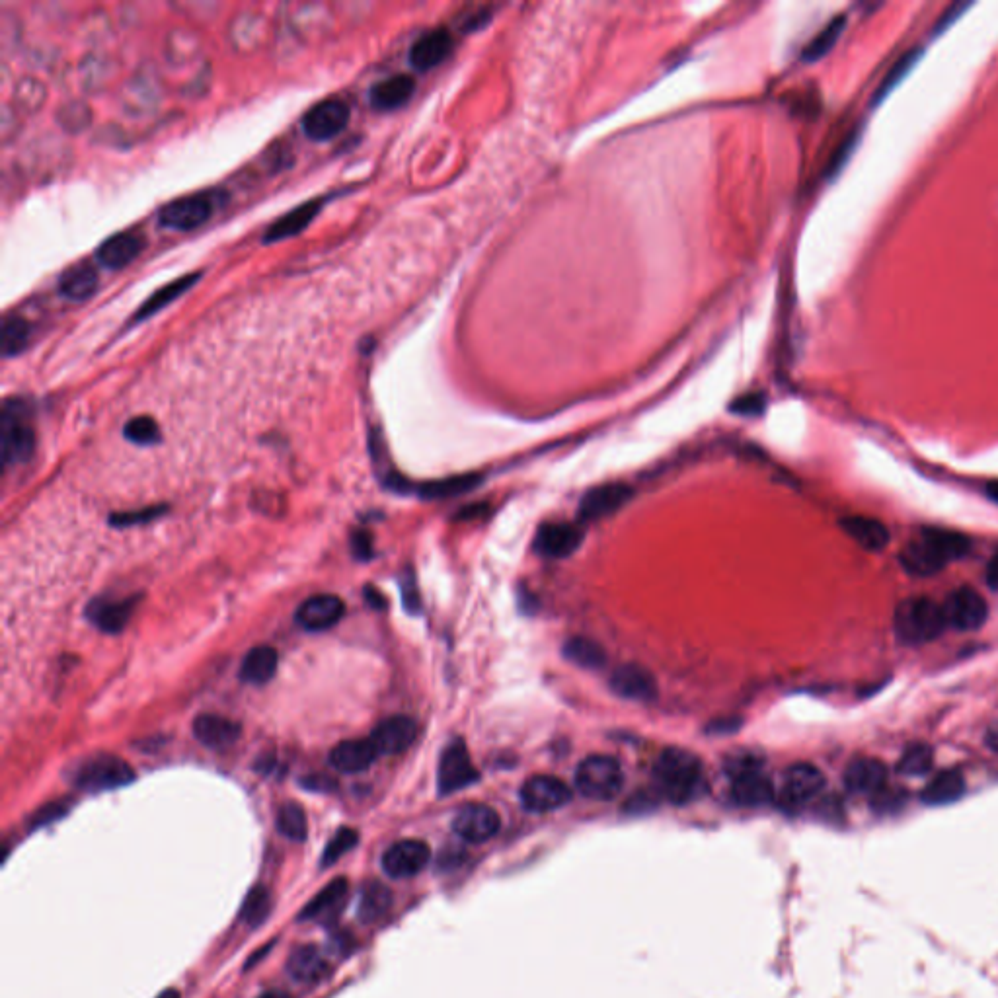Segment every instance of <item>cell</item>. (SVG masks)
<instances>
[{
	"mask_svg": "<svg viewBox=\"0 0 998 998\" xmlns=\"http://www.w3.org/2000/svg\"><path fill=\"white\" fill-rule=\"evenodd\" d=\"M402 595H404V607H406L410 613H418V611H420V595H418V589H416L414 579L404 581V585H402Z\"/></svg>",
	"mask_w": 998,
	"mask_h": 998,
	"instance_id": "51",
	"label": "cell"
},
{
	"mask_svg": "<svg viewBox=\"0 0 998 998\" xmlns=\"http://www.w3.org/2000/svg\"><path fill=\"white\" fill-rule=\"evenodd\" d=\"M123 435L135 445H154L160 439V427L151 416H137L127 422Z\"/></svg>",
	"mask_w": 998,
	"mask_h": 998,
	"instance_id": "45",
	"label": "cell"
},
{
	"mask_svg": "<svg viewBox=\"0 0 998 998\" xmlns=\"http://www.w3.org/2000/svg\"><path fill=\"white\" fill-rule=\"evenodd\" d=\"M287 973L297 983L316 985L328 977L330 965L314 946H299L287 960Z\"/></svg>",
	"mask_w": 998,
	"mask_h": 998,
	"instance_id": "29",
	"label": "cell"
},
{
	"mask_svg": "<svg viewBox=\"0 0 998 998\" xmlns=\"http://www.w3.org/2000/svg\"><path fill=\"white\" fill-rule=\"evenodd\" d=\"M137 599L139 597L121 599V601H102V599H96L86 609V616L102 632L117 634V632H121L127 626L129 618H131L135 607H137V603H139Z\"/></svg>",
	"mask_w": 998,
	"mask_h": 998,
	"instance_id": "24",
	"label": "cell"
},
{
	"mask_svg": "<svg viewBox=\"0 0 998 998\" xmlns=\"http://www.w3.org/2000/svg\"><path fill=\"white\" fill-rule=\"evenodd\" d=\"M634 496L626 484H603L589 490L579 501V517L583 521H599L616 513Z\"/></svg>",
	"mask_w": 998,
	"mask_h": 998,
	"instance_id": "16",
	"label": "cell"
},
{
	"mask_svg": "<svg viewBox=\"0 0 998 998\" xmlns=\"http://www.w3.org/2000/svg\"><path fill=\"white\" fill-rule=\"evenodd\" d=\"M349 106L346 100L332 96L314 104L303 116V131L310 141H330L338 137L349 123Z\"/></svg>",
	"mask_w": 998,
	"mask_h": 998,
	"instance_id": "8",
	"label": "cell"
},
{
	"mask_svg": "<svg viewBox=\"0 0 998 998\" xmlns=\"http://www.w3.org/2000/svg\"><path fill=\"white\" fill-rule=\"evenodd\" d=\"M767 408V398L761 392H749L731 402L730 410L737 416H761Z\"/></svg>",
	"mask_w": 998,
	"mask_h": 998,
	"instance_id": "47",
	"label": "cell"
},
{
	"mask_svg": "<svg viewBox=\"0 0 998 998\" xmlns=\"http://www.w3.org/2000/svg\"><path fill=\"white\" fill-rule=\"evenodd\" d=\"M965 792V780L958 770H942L922 790L926 806H946L960 800Z\"/></svg>",
	"mask_w": 998,
	"mask_h": 998,
	"instance_id": "34",
	"label": "cell"
},
{
	"mask_svg": "<svg viewBox=\"0 0 998 998\" xmlns=\"http://www.w3.org/2000/svg\"><path fill=\"white\" fill-rule=\"evenodd\" d=\"M347 889L349 883L344 878L332 880L326 887H322V891L314 899L308 901L307 907L299 915V921H326L334 917L346 903Z\"/></svg>",
	"mask_w": 998,
	"mask_h": 998,
	"instance_id": "30",
	"label": "cell"
},
{
	"mask_svg": "<svg viewBox=\"0 0 998 998\" xmlns=\"http://www.w3.org/2000/svg\"><path fill=\"white\" fill-rule=\"evenodd\" d=\"M416 80L408 75L384 78L371 88V106L379 112H392L402 108L414 96Z\"/></svg>",
	"mask_w": 998,
	"mask_h": 998,
	"instance_id": "28",
	"label": "cell"
},
{
	"mask_svg": "<svg viewBox=\"0 0 998 998\" xmlns=\"http://www.w3.org/2000/svg\"><path fill=\"white\" fill-rule=\"evenodd\" d=\"M431 858V850L423 841L416 839H406L398 841L390 848H386L383 854V870L386 876L404 880V878H414L422 872Z\"/></svg>",
	"mask_w": 998,
	"mask_h": 998,
	"instance_id": "14",
	"label": "cell"
},
{
	"mask_svg": "<svg viewBox=\"0 0 998 998\" xmlns=\"http://www.w3.org/2000/svg\"><path fill=\"white\" fill-rule=\"evenodd\" d=\"M583 542V531L574 523H546L538 529L535 546L540 556L568 558Z\"/></svg>",
	"mask_w": 998,
	"mask_h": 998,
	"instance_id": "17",
	"label": "cell"
},
{
	"mask_svg": "<svg viewBox=\"0 0 998 998\" xmlns=\"http://www.w3.org/2000/svg\"><path fill=\"white\" fill-rule=\"evenodd\" d=\"M624 772L615 757L591 755L579 763L576 788L581 796L595 802H609L620 794Z\"/></svg>",
	"mask_w": 998,
	"mask_h": 998,
	"instance_id": "5",
	"label": "cell"
},
{
	"mask_svg": "<svg viewBox=\"0 0 998 998\" xmlns=\"http://www.w3.org/2000/svg\"><path fill=\"white\" fill-rule=\"evenodd\" d=\"M899 558H901L903 568L913 576H932L948 564L946 558L940 554V550L932 544V540L926 535H921L917 540H913L901 552Z\"/></svg>",
	"mask_w": 998,
	"mask_h": 998,
	"instance_id": "25",
	"label": "cell"
},
{
	"mask_svg": "<svg viewBox=\"0 0 998 998\" xmlns=\"http://www.w3.org/2000/svg\"><path fill=\"white\" fill-rule=\"evenodd\" d=\"M32 326L18 314H6L2 318V357H14L22 353L30 344Z\"/></svg>",
	"mask_w": 998,
	"mask_h": 998,
	"instance_id": "37",
	"label": "cell"
},
{
	"mask_svg": "<svg viewBox=\"0 0 998 998\" xmlns=\"http://www.w3.org/2000/svg\"><path fill=\"white\" fill-rule=\"evenodd\" d=\"M921 55V47H913V49H909L905 55H901V57L895 61V65L889 69V73L885 75L882 84L878 86V90H876V94H874V100H872V102H874L876 106L882 102L883 98H885V96H887V94H889V92H891V90H893V88H895V86H897L903 78L907 77V75L913 71V67L917 65V61H919V57H921Z\"/></svg>",
	"mask_w": 998,
	"mask_h": 998,
	"instance_id": "43",
	"label": "cell"
},
{
	"mask_svg": "<svg viewBox=\"0 0 998 998\" xmlns=\"http://www.w3.org/2000/svg\"><path fill=\"white\" fill-rule=\"evenodd\" d=\"M418 735V726L408 716H392L381 722L371 733V743L379 755H398L412 747Z\"/></svg>",
	"mask_w": 998,
	"mask_h": 998,
	"instance_id": "18",
	"label": "cell"
},
{
	"mask_svg": "<svg viewBox=\"0 0 998 998\" xmlns=\"http://www.w3.org/2000/svg\"><path fill=\"white\" fill-rule=\"evenodd\" d=\"M275 827L285 839L295 841V843H303L308 835L307 815H305L303 807L299 804H293V802L279 807L277 817H275Z\"/></svg>",
	"mask_w": 998,
	"mask_h": 998,
	"instance_id": "40",
	"label": "cell"
},
{
	"mask_svg": "<svg viewBox=\"0 0 998 998\" xmlns=\"http://www.w3.org/2000/svg\"><path fill=\"white\" fill-rule=\"evenodd\" d=\"M480 474H464V476H451L445 480H435L427 482L418 488V494L425 499L453 498L464 494L480 484Z\"/></svg>",
	"mask_w": 998,
	"mask_h": 998,
	"instance_id": "38",
	"label": "cell"
},
{
	"mask_svg": "<svg viewBox=\"0 0 998 998\" xmlns=\"http://www.w3.org/2000/svg\"><path fill=\"white\" fill-rule=\"evenodd\" d=\"M564 655L572 663H576L579 667H585V669L603 667L605 661H607V655H605L603 646H599L597 642H593L589 638H579V636L566 642Z\"/></svg>",
	"mask_w": 998,
	"mask_h": 998,
	"instance_id": "42",
	"label": "cell"
},
{
	"mask_svg": "<svg viewBox=\"0 0 998 998\" xmlns=\"http://www.w3.org/2000/svg\"><path fill=\"white\" fill-rule=\"evenodd\" d=\"M572 800L570 786L550 774L531 776L521 788V804L531 813H550Z\"/></svg>",
	"mask_w": 998,
	"mask_h": 998,
	"instance_id": "10",
	"label": "cell"
},
{
	"mask_svg": "<svg viewBox=\"0 0 998 998\" xmlns=\"http://www.w3.org/2000/svg\"><path fill=\"white\" fill-rule=\"evenodd\" d=\"M156 998H180V993L176 989H166L164 993H160Z\"/></svg>",
	"mask_w": 998,
	"mask_h": 998,
	"instance_id": "60",
	"label": "cell"
},
{
	"mask_svg": "<svg viewBox=\"0 0 998 998\" xmlns=\"http://www.w3.org/2000/svg\"><path fill=\"white\" fill-rule=\"evenodd\" d=\"M359 841V835L355 829H349V827H344L340 829L332 841L326 846L324 854H322V866H332L336 864L344 854H347L351 848H355Z\"/></svg>",
	"mask_w": 998,
	"mask_h": 998,
	"instance_id": "46",
	"label": "cell"
},
{
	"mask_svg": "<svg viewBox=\"0 0 998 998\" xmlns=\"http://www.w3.org/2000/svg\"><path fill=\"white\" fill-rule=\"evenodd\" d=\"M258 998H291L287 993H281V991H269V993H264Z\"/></svg>",
	"mask_w": 998,
	"mask_h": 998,
	"instance_id": "59",
	"label": "cell"
},
{
	"mask_svg": "<svg viewBox=\"0 0 998 998\" xmlns=\"http://www.w3.org/2000/svg\"><path fill=\"white\" fill-rule=\"evenodd\" d=\"M98 289V271L88 264H75L59 277V293L69 301H86Z\"/></svg>",
	"mask_w": 998,
	"mask_h": 998,
	"instance_id": "33",
	"label": "cell"
},
{
	"mask_svg": "<svg viewBox=\"0 0 998 998\" xmlns=\"http://www.w3.org/2000/svg\"><path fill=\"white\" fill-rule=\"evenodd\" d=\"M985 579H987V585H989L993 591H998V552L995 556H993V560L989 562V566H987Z\"/></svg>",
	"mask_w": 998,
	"mask_h": 998,
	"instance_id": "56",
	"label": "cell"
},
{
	"mask_svg": "<svg viewBox=\"0 0 998 998\" xmlns=\"http://www.w3.org/2000/svg\"><path fill=\"white\" fill-rule=\"evenodd\" d=\"M65 811H67V809H65L63 804H49V806L41 807V809H39L32 823H34L36 827L47 825V823H51V821H55V819L63 817V815H65Z\"/></svg>",
	"mask_w": 998,
	"mask_h": 998,
	"instance_id": "50",
	"label": "cell"
},
{
	"mask_svg": "<svg viewBox=\"0 0 998 998\" xmlns=\"http://www.w3.org/2000/svg\"><path fill=\"white\" fill-rule=\"evenodd\" d=\"M305 788L307 790H316V792H328V790H334L336 788V782L328 776H320V774H314V776H308L303 780Z\"/></svg>",
	"mask_w": 998,
	"mask_h": 998,
	"instance_id": "52",
	"label": "cell"
},
{
	"mask_svg": "<svg viewBox=\"0 0 998 998\" xmlns=\"http://www.w3.org/2000/svg\"><path fill=\"white\" fill-rule=\"evenodd\" d=\"M217 209V193L197 192L168 201L158 211V223L170 231L188 232L205 225Z\"/></svg>",
	"mask_w": 998,
	"mask_h": 998,
	"instance_id": "7",
	"label": "cell"
},
{
	"mask_svg": "<svg viewBox=\"0 0 998 998\" xmlns=\"http://www.w3.org/2000/svg\"><path fill=\"white\" fill-rule=\"evenodd\" d=\"M932 761H934L932 749L924 743H915L901 755L897 770L905 776H922L932 768Z\"/></svg>",
	"mask_w": 998,
	"mask_h": 998,
	"instance_id": "44",
	"label": "cell"
},
{
	"mask_svg": "<svg viewBox=\"0 0 998 998\" xmlns=\"http://www.w3.org/2000/svg\"><path fill=\"white\" fill-rule=\"evenodd\" d=\"M611 689L626 700L648 702L657 696V683L652 673L638 663H624L611 675Z\"/></svg>",
	"mask_w": 998,
	"mask_h": 998,
	"instance_id": "19",
	"label": "cell"
},
{
	"mask_svg": "<svg viewBox=\"0 0 998 998\" xmlns=\"http://www.w3.org/2000/svg\"><path fill=\"white\" fill-rule=\"evenodd\" d=\"M987 496L998 503V482L987 484Z\"/></svg>",
	"mask_w": 998,
	"mask_h": 998,
	"instance_id": "58",
	"label": "cell"
},
{
	"mask_svg": "<svg viewBox=\"0 0 998 998\" xmlns=\"http://www.w3.org/2000/svg\"><path fill=\"white\" fill-rule=\"evenodd\" d=\"M478 780V770L472 765L468 749L462 739H455L447 745L441 755L439 770H437V786L441 796L455 794L468 788Z\"/></svg>",
	"mask_w": 998,
	"mask_h": 998,
	"instance_id": "9",
	"label": "cell"
},
{
	"mask_svg": "<svg viewBox=\"0 0 998 998\" xmlns=\"http://www.w3.org/2000/svg\"><path fill=\"white\" fill-rule=\"evenodd\" d=\"M825 788L823 772L809 763L792 765L784 772L780 802L786 807H802L821 794Z\"/></svg>",
	"mask_w": 998,
	"mask_h": 998,
	"instance_id": "12",
	"label": "cell"
},
{
	"mask_svg": "<svg viewBox=\"0 0 998 998\" xmlns=\"http://www.w3.org/2000/svg\"><path fill=\"white\" fill-rule=\"evenodd\" d=\"M0 443L4 464L30 461L36 449V431L28 408L20 400H6L0 420Z\"/></svg>",
	"mask_w": 998,
	"mask_h": 998,
	"instance_id": "4",
	"label": "cell"
},
{
	"mask_svg": "<svg viewBox=\"0 0 998 998\" xmlns=\"http://www.w3.org/2000/svg\"><path fill=\"white\" fill-rule=\"evenodd\" d=\"M453 36L447 30H433L427 32L414 41L408 61L416 71H431L437 65H441L453 51Z\"/></svg>",
	"mask_w": 998,
	"mask_h": 998,
	"instance_id": "20",
	"label": "cell"
},
{
	"mask_svg": "<svg viewBox=\"0 0 998 998\" xmlns=\"http://www.w3.org/2000/svg\"><path fill=\"white\" fill-rule=\"evenodd\" d=\"M985 741H987V745H989L993 751H997L998 753V718L995 722H993V724H991V726H989L987 735H985Z\"/></svg>",
	"mask_w": 998,
	"mask_h": 998,
	"instance_id": "57",
	"label": "cell"
},
{
	"mask_svg": "<svg viewBox=\"0 0 998 998\" xmlns=\"http://www.w3.org/2000/svg\"><path fill=\"white\" fill-rule=\"evenodd\" d=\"M322 211V199H310L303 205L291 209L283 217H279L275 223H271L268 231L264 234V242L273 244L287 240L291 236H297L307 229L308 225L314 221V217Z\"/></svg>",
	"mask_w": 998,
	"mask_h": 998,
	"instance_id": "26",
	"label": "cell"
},
{
	"mask_svg": "<svg viewBox=\"0 0 998 998\" xmlns=\"http://www.w3.org/2000/svg\"><path fill=\"white\" fill-rule=\"evenodd\" d=\"M346 615V603L338 595H314L308 597L307 601L299 607L297 611V622L301 628L308 632H324L332 626H336Z\"/></svg>",
	"mask_w": 998,
	"mask_h": 998,
	"instance_id": "15",
	"label": "cell"
},
{
	"mask_svg": "<svg viewBox=\"0 0 998 998\" xmlns=\"http://www.w3.org/2000/svg\"><path fill=\"white\" fill-rule=\"evenodd\" d=\"M365 599H367L369 607H373L377 611H383L384 607H386V599H384L383 593L379 589H375V587H367L365 589Z\"/></svg>",
	"mask_w": 998,
	"mask_h": 998,
	"instance_id": "55",
	"label": "cell"
},
{
	"mask_svg": "<svg viewBox=\"0 0 998 998\" xmlns=\"http://www.w3.org/2000/svg\"><path fill=\"white\" fill-rule=\"evenodd\" d=\"M852 147H854V137H848V139L843 141V147L837 153L833 154L831 164H829V174H835L845 164V160L848 158L850 151H852Z\"/></svg>",
	"mask_w": 998,
	"mask_h": 998,
	"instance_id": "53",
	"label": "cell"
},
{
	"mask_svg": "<svg viewBox=\"0 0 998 998\" xmlns=\"http://www.w3.org/2000/svg\"><path fill=\"white\" fill-rule=\"evenodd\" d=\"M143 248L145 240L137 232H117L98 246L96 260L104 268H125L139 258Z\"/></svg>",
	"mask_w": 998,
	"mask_h": 998,
	"instance_id": "21",
	"label": "cell"
},
{
	"mask_svg": "<svg viewBox=\"0 0 998 998\" xmlns=\"http://www.w3.org/2000/svg\"><path fill=\"white\" fill-rule=\"evenodd\" d=\"M942 609L946 624L961 632H973L981 628L989 615L987 601L971 587H960L950 593Z\"/></svg>",
	"mask_w": 998,
	"mask_h": 998,
	"instance_id": "11",
	"label": "cell"
},
{
	"mask_svg": "<svg viewBox=\"0 0 998 998\" xmlns=\"http://www.w3.org/2000/svg\"><path fill=\"white\" fill-rule=\"evenodd\" d=\"M841 527L848 537L854 538V542L870 552H880L889 542L887 529L880 521L870 517H846L841 521Z\"/></svg>",
	"mask_w": 998,
	"mask_h": 998,
	"instance_id": "35",
	"label": "cell"
},
{
	"mask_svg": "<svg viewBox=\"0 0 998 998\" xmlns=\"http://www.w3.org/2000/svg\"><path fill=\"white\" fill-rule=\"evenodd\" d=\"M887 782V768L878 759H854L845 772L846 788L854 794H878Z\"/></svg>",
	"mask_w": 998,
	"mask_h": 998,
	"instance_id": "27",
	"label": "cell"
},
{
	"mask_svg": "<svg viewBox=\"0 0 998 998\" xmlns=\"http://www.w3.org/2000/svg\"><path fill=\"white\" fill-rule=\"evenodd\" d=\"M379 753L371 739H349L336 745L330 753V765L344 774H357L371 767Z\"/></svg>",
	"mask_w": 998,
	"mask_h": 998,
	"instance_id": "23",
	"label": "cell"
},
{
	"mask_svg": "<svg viewBox=\"0 0 998 998\" xmlns=\"http://www.w3.org/2000/svg\"><path fill=\"white\" fill-rule=\"evenodd\" d=\"M731 798L737 806H767L774 798L772 780L755 757H739L730 763Z\"/></svg>",
	"mask_w": 998,
	"mask_h": 998,
	"instance_id": "6",
	"label": "cell"
},
{
	"mask_svg": "<svg viewBox=\"0 0 998 998\" xmlns=\"http://www.w3.org/2000/svg\"><path fill=\"white\" fill-rule=\"evenodd\" d=\"M199 277H201V273L195 271V273L182 275V277H178V279L162 285L158 291H154L153 295L141 307L137 308L133 320H137V322L139 320H147V318H151L154 314H158L162 308L168 307L170 303L178 301L188 289H192Z\"/></svg>",
	"mask_w": 998,
	"mask_h": 998,
	"instance_id": "31",
	"label": "cell"
},
{
	"mask_svg": "<svg viewBox=\"0 0 998 998\" xmlns=\"http://www.w3.org/2000/svg\"><path fill=\"white\" fill-rule=\"evenodd\" d=\"M69 780L82 792H108L131 784L135 772L116 755H92L69 770Z\"/></svg>",
	"mask_w": 998,
	"mask_h": 998,
	"instance_id": "3",
	"label": "cell"
},
{
	"mask_svg": "<svg viewBox=\"0 0 998 998\" xmlns=\"http://www.w3.org/2000/svg\"><path fill=\"white\" fill-rule=\"evenodd\" d=\"M162 511H164V507H145V509L133 511V513H116L110 517V523L116 527H131V525H139V523L143 525V523L153 521L154 517H158Z\"/></svg>",
	"mask_w": 998,
	"mask_h": 998,
	"instance_id": "48",
	"label": "cell"
},
{
	"mask_svg": "<svg viewBox=\"0 0 998 998\" xmlns=\"http://www.w3.org/2000/svg\"><path fill=\"white\" fill-rule=\"evenodd\" d=\"M392 905V895L383 883H365L359 899L357 915L363 922H377L383 919Z\"/></svg>",
	"mask_w": 998,
	"mask_h": 998,
	"instance_id": "36",
	"label": "cell"
},
{
	"mask_svg": "<svg viewBox=\"0 0 998 998\" xmlns=\"http://www.w3.org/2000/svg\"><path fill=\"white\" fill-rule=\"evenodd\" d=\"M501 819L494 807L486 804H468L453 819V831L466 843H486L499 833Z\"/></svg>",
	"mask_w": 998,
	"mask_h": 998,
	"instance_id": "13",
	"label": "cell"
},
{
	"mask_svg": "<svg viewBox=\"0 0 998 998\" xmlns=\"http://www.w3.org/2000/svg\"><path fill=\"white\" fill-rule=\"evenodd\" d=\"M893 626L901 642L919 646L936 640L948 624L942 605L926 597H911L897 605Z\"/></svg>",
	"mask_w": 998,
	"mask_h": 998,
	"instance_id": "2",
	"label": "cell"
},
{
	"mask_svg": "<svg viewBox=\"0 0 998 998\" xmlns=\"http://www.w3.org/2000/svg\"><path fill=\"white\" fill-rule=\"evenodd\" d=\"M969 8V4H954L952 8H948V12L944 14V18L938 22V26L934 28V32L942 34L950 24H954L958 18L961 16V12H965Z\"/></svg>",
	"mask_w": 998,
	"mask_h": 998,
	"instance_id": "54",
	"label": "cell"
},
{
	"mask_svg": "<svg viewBox=\"0 0 998 998\" xmlns=\"http://www.w3.org/2000/svg\"><path fill=\"white\" fill-rule=\"evenodd\" d=\"M351 550L357 560H369L373 556V540L371 535L365 531L355 533L351 538Z\"/></svg>",
	"mask_w": 998,
	"mask_h": 998,
	"instance_id": "49",
	"label": "cell"
},
{
	"mask_svg": "<svg viewBox=\"0 0 998 998\" xmlns=\"http://www.w3.org/2000/svg\"><path fill=\"white\" fill-rule=\"evenodd\" d=\"M279 665V655L271 646H256L246 653L240 665V679L248 685H266Z\"/></svg>",
	"mask_w": 998,
	"mask_h": 998,
	"instance_id": "32",
	"label": "cell"
},
{
	"mask_svg": "<svg viewBox=\"0 0 998 998\" xmlns=\"http://www.w3.org/2000/svg\"><path fill=\"white\" fill-rule=\"evenodd\" d=\"M846 28V14H839L835 16L815 38L811 39L802 53V59L806 63H815L819 61L821 57H825L831 47L839 41L841 34L845 32Z\"/></svg>",
	"mask_w": 998,
	"mask_h": 998,
	"instance_id": "39",
	"label": "cell"
},
{
	"mask_svg": "<svg viewBox=\"0 0 998 998\" xmlns=\"http://www.w3.org/2000/svg\"><path fill=\"white\" fill-rule=\"evenodd\" d=\"M271 907H273L271 893H269L266 887L258 885V887L250 889V893L244 897L238 917H240V921L244 922L246 926L254 928V926H260L262 922L268 919Z\"/></svg>",
	"mask_w": 998,
	"mask_h": 998,
	"instance_id": "41",
	"label": "cell"
},
{
	"mask_svg": "<svg viewBox=\"0 0 998 998\" xmlns=\"http://www.w3.org/2000/svg\"><path fill=\"white\" fill-rule=\"evenodd\" d=\"M653 780L665 800L675 806H685L696 800L704 790V770L696 755L687 749H665L655 765Z\"/></svg>",
	"mask_w": 998,
	"mask_h": 998,
	"instance_id": "1",
	"label": "cell"
},
{
	"mask_svg": "<svg viewBox=\"0 0 998 998\" xmlns=\"http://www.w3.org/2000/svg\"><path fill=\"white\" fill-rule=\"evenodd\" d=\"M240 724L217 714H203L193 722V735L209 749H227L240 739Z\"/></svg>",
	"mask_w": 998,
	"mask_h": 998,
	"instance_id": "22",
	"label": "cell"
}]
</instances>
